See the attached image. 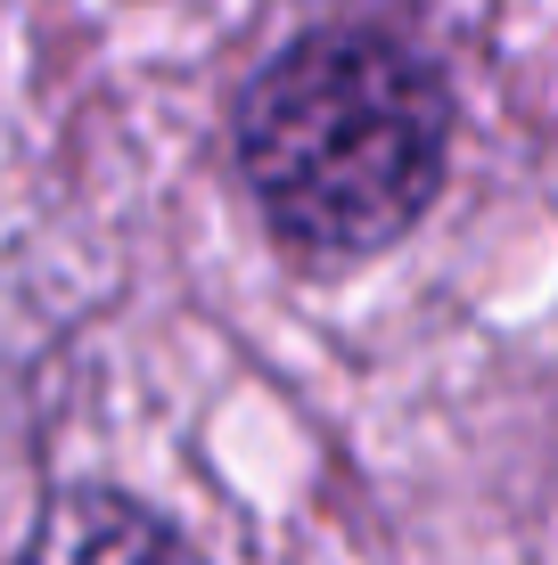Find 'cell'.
<instances>
[{
	"label": "cell",
	"mask_w": 558,
	"mask_h": 565,
	"mask_svg": "<svg viewBox=\"0 0 558 565\" xmlns=\"http://www.w3.org/2000/svg\"><path fill=\"white\" fill-rule=\"evenodd\" d=\"M9 565H206V557L148 500L115 492V483H66L33 509Z\"/></svg>",
	"instance_id": "7a4b0ae2"
},
{
	"label": "cell",
	"mask_w": 558,
	"mask_h": 565,
	"mask_svg": "<svg viewBox=\"0 0 558 565\" xmlns=\"http://www.w3.org/2000/svg\"><path fill=\"white\" fill-rule=\"evenodd\" d=\"M230 148L287 255H387L444 189L452 90L394 25L329 17L239 90Z\"/></svg>",
	"instance_id": "6da1fadb"
}]
</instances>
